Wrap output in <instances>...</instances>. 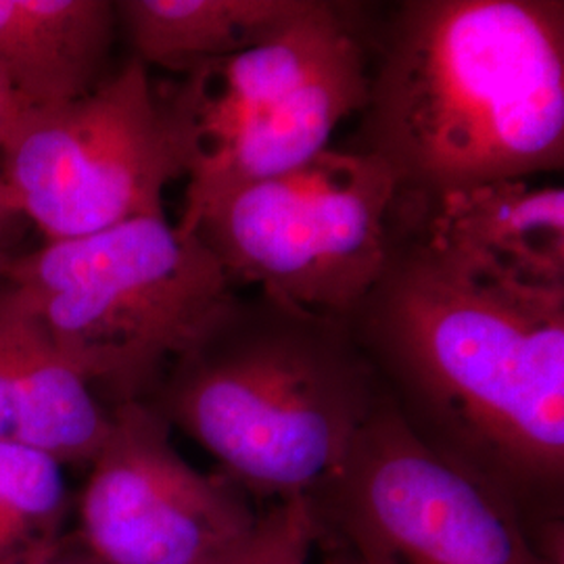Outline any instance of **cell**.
I'll return each mask as SVG.
<instances>
[{"label": "cell", "instance_id": "obj_13", "mask_svg": "<svg viewBox=\"0 0 564 564\" xmlns=\"http://www.w3.org/2000/svg\"><path fill=\"white\" fill-rule=\"evenodd\" d=\"M307 0H121L118 25L147 67L193 74L268 41Z\"/></svg>", "mask_w": 564, "mask_h": 564}, {"label": "cell", "instance_id": "obj_8", "mask_svg": "<svg viewBox=\"0 0 564 564\" xmlns=\"http://www.w3.org/2000/svg\"><path fill=\"white\" fill-rule=\"evenodd\" d=\"M2 181L48 241L163 214V191L186 176L181 134L149 67L132 57L90 93L28 107L0 147Z\"/></svg>", "mask_w": 564, "mask_h": 564}, {"label": "cell", "instance_id": "obj_15", "mask_svg": "<svg viewBox=\"0 0 564 564\" xmlns=\"http://www.w3.org/2000/svg\"><path fill=\"white\" fill-rule=\"evenodd\" d=\"M318 524L305 498L276 502L262 512L256 531L216 564H310Z\"/></svg>", "mask_w": 564, "mask_h": 564}, {"label": "cell", "instance_id": "obj_14", "mask_svg": "<svg viewBox=\"0 0 564 564\" xmlns=\"http://www.w3.org/2000/svg\"><path fill=\"white\" fill-rule=\"evenodd\" d=\"M76 502L63 466L15 440L0 442V564H44L63 554Z\"/></svg>", "mask_w": 564, "mask_h": 564}, {"label": "cell", "instance_id": "obj_2", "mask_svg": "<svg viewBox=\"0 0 564 564\" xmlns=\"http://www.w3.org/2000/svg\"><path fill=\"white\" fill-rule=\"evenodd\" d=\"M356 141L423 199L563 172V0L402 2Z\"/></svg>", "mask_w": 564, "mask_h": 564}, {"label": "cell", "instance_id": "obj_3", "mask_svg": "<svg viewBox=\"0 0 564 564\" xmlns=\"http://www.w3.org/2000/svg\"><path fill=\"white\" fill-rule=\"evenodd\" d=\"M383 398L347 318L258 291L237 293L144 402L276 505L323 485Z\"/></svg>", "mask_w": 564, "mask_h": 564}, {"label": "cell", "instance_id": "obj_10", "mask_svg": "<svg viewBox=\"0 0 564 564\" xmlns=\"http://www.w3.org/2000/svg\"><path fill=\"white\" fill-rule=\"evenodd\" d=\"M424 237L477 272L564 289V188L533 178L485 182L433 199L408 195Z\"/></svg>", "mask_w": 564, "mask_h": 564}, {"label": "cell", "instance_id": "obj_7", "mask_svg": "<svg viewBox=\"0 0 564 564\" xmlns=\"http://www.w3.org/2000/svg\"><path fill=\"white\" fill-rule=\"evenodd\" d=\"M305 500L318 545L366 564H564V545L433 454L387 395Z\"/></svg>", "mask_w": 564, "mask_h": 564}, {"label": "cell", "instance_id": "obj_4", "mask_svg": "<svg viewBox=\"0 0 564 564\" xmlns=\"http://www.w3.org/2000/svg\"><path fill=\"white\" fill-rule=\"evenodd\" d=\"M2 281L111 408L149 400L237 295L212 251L165 216L48 241Z\"/></svg>", "mask_w": 564, "mask_h": 564}, {"label": "cell", "instance_id": "obj_11", "mask_svg": "<svg viewBox=\"0 0 564 564\" xmlns=\"http://www.w3.org/2000/svg\"><path fill=\"white\" fill-rule=\"evenodd\" d=\"M116 28L107 0H0V78L25 107L74 101L107 78Z\"/></svg>", "mask_w": 564, "mask_h": 564}, {"label": "cell", "instance_id": "obj_19", "mask_svg": "<svg viewBox=\"0 0 564 564\" xmlns=\"http://www.w3.org/2000/svg\"><path fill=\"white\" fill-rule=\"evenodd\" d=\"M44 564H97L84 550H82L80 545L78 547H67L63 554H59L57 558H53L51 563Z\"/></svg>", "mask_w": 564, "mask_h": 564}, {"label": "cell", "instance_id": "obj_18", "mask_svg": "<svg viewBox=\"0 0 564 564\" xmlns=\"http://www.w3.org/2000/svg\"><path fill=\"white\" fill-rule=\"evenodd\" d=\"M25 109L28 107L20 101V97L0 78V147Z\"/></svg>", "mask_w": 564, "mask_h": 564}, {"label": "cell", "instance_id": "obj_20", "mask_svg": "<svg viewBox=\"0 0 564 564\" xmlns=\"http://www.w3.org/2000/svg\"><path fill=\"white\" fill-rule=\"evenodd\" d=\"M326 564H366L362 561H356L351 556H345V554H337V552H330V558L326 561Z\"/></svg>", "mask_w": 564, "mask_h": 564}, {"label": "cell", "instance_id": "obj_12", "mask_svg": "<svg viewBox=\"0 0 564 564\" xmlns=\"http://www.w3.org/2000/svg\"><path fill=\"white\" fill-rule=\"evenodd\" d=\"M2 289L11 312L15 366L13 440L61 466H88L109 435L111 408L99 400L80 368L67 360L41 318L7 284Z\"/></svg>", "mask_w": 564, "mask_h": 564}, {"label": "cell", "instance_id": "obj_5", "mask_svg": "<svg viewBox=\"0 0 564 564\" xmlns=\"http://www.w3.org/2000/svg\"><path fill=\"white\" fill-rule=\"evenodd\" d=\"M370 61L358 4L307 0L268 41L203 65L163 93L186 155L182 216L328 149L368 101Z\"/></svg>", "mask_w": 564, "mask_h": 564}, {"label": "cell", "instance_id": "obj_16", "mask_svg": "<svg viewBox=\"0 0 564 564\" xmlns=\"http://www.w3.org/2000/svg\"><path fill=\"white\" fill-rule=\"evenodd\" d=\"M15 429V366L11 347V312L0 286V442L13 440Z\"/></svg>", "mask_w": 564, "mask_h": 564}, {"label": "cell", "instance_id": "obj_1", "mask_svg": "<svg viewBox=\"0 0 564 564\" xmlns=\"http://www.w3.org/2000/svg\"><path fill=\"white\" fill-rule=\"evenodd\" d=\"M347 321L405 426L564 545V289L456 262L400 193L383 272Z\"/></svg>", "mask_w": 564, "mask_h": 564}, {"label": "cell", "instance_id": "obj_6", "mask_svg": "<svg viewBox=\"0 0 564 564\" xmlns=\"http://www.w3.org/2000/svg\"><path fill=\"white\" fill-rule=\"evenodd\" d=\"M400 188L379 158L326 149L279 176L242 184L176 224L228 281L347 318L379 281Z\"/></svg>", "mask_w": 564, "mask_h": 564}, {"label": "cell", "instance_id": "obj_9", "mask_svg": "<svg viewBox=\"0 0 564 564\" xmlns=\"http://www.w3.org/2000/svg\"><path fill=\"white\" fill-rule=\"evenodd\" d=\"M88 468L76 540L97 564H216L262 517L239 485L186 463L172 426L144 400L111 408Z\"/></svg>", "mask_w": 564, "mask_h": 564}, {"label": "cell", "instance_id": "obj_17", "mask_svg": "<svg viewBox=\"0 0 564 564\" xmlns=\"http://www.w3.org/2000/svg\"><path fill=\"white\" fill-rule=\"evenodd\" d=\"M20 216V209H18V203H15L11 188L0 176V279L4 276L7 265L13 260L4 247V239L11 232V224L15 223Z\"/></svg>", "mask_w": 564, "mask_h": 564}]
</instances>
